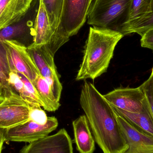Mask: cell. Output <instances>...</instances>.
Wrapping results in <instances>:
<instances>
[{
	"instance_id": "1",
	"label": "cell",
	"mask_w": 153,
	"mask_h": 153,
	"mask_svg": "<svg viewBox=\"0 0 153 153\" xmlns=\"http://www.w3.org/2000/svg\"><path fill=\"white\" fill-rule=\"evenodd\" d=\"M94 140L103 153H123L126 141L112 106L94 85L85 80L80 97Z\"/></svg>"
},
{
	"instance_id": "2",
	"label": "cell",
	"mask_w": 153,
	"mask_h": 153,
	"mask_svg": "<svg viewBox=\"0 0 153 153\" xmlns=\"http://www.w3.org/2000/svg\"><path fill=\"white\" fill-rule=\"evenodd\" d=\"M124 36L109 29L90 27L76 81L94 80L106 73L116 46Z\"/></svg>"
},
{
	"instance_id": "3",
	"label": "cell",
	"mask_w": 153,
	"mask_h": 153,
	"mask_svg": "<svg viewBox=\"0 0 153 153\" xmlns=\"http://www.w3.org/2000/svg\"><path fill=\"white\" fill-rule=\"evenodd\" d=\"M131 0H95L87 15L89 25L121 33L128 22Z\"/></svg>"
},
{
	"instance_id": "4",
	"label": "cell",
	"mask_w": 153,
	"mask_h": 153,
	"mask_svg": "<svg viewBox=\"0 0 153 153\" xmlns=\"http://www.w3.org/2000/svg\"><path fill=\"white\" fill-rule=\"evenodd\" d=\"M0 103V128L8 129L30 120L31 107L10 86L4 87Z\"/></svg>"
},
{
	"instance_id": "5",
	"label": "cell",
	"mask_w": 153,
	"mask_h": 153,
	"mask_svg": "<svg viewBox=\"0 0 153 153\" xmlns=\"http://www.w3.org/2000/svg\"><path fill=\"white\" fill-rule=\"evenodd\" d=\"M27 50L40 75L48 83L54 96L60 102L63 88L55 63V55L45 45L36 46L31 44L27 47Z\"/></svg>"
},
{
	"instance_id": "6",
	"label": "cell",
	"mask_w": 153,
	"mask_h": 153,
	"mask_svg": "<svg viewBox=\"0 0 153 153\" xmlns=\"http://www.w3.org/2000/svg\"><path fill=\"white\" fill-rule=\"evenodd\" d=\"M40 1L32 0L28 10L19 21L0 30V43L4 40H15L25 45L28 44L29 46L33 44Z\"/></svg>"
},
{
	"instance_id": "7",
	"label": "cell",
	"mask_w": 153,
	"mask_h": 153,
	"mask_svg": "<svg viewBox=\"0 0 153 153\" xmlns=\"http://www.w3.org/2000/svg\"><path fill=\"white\" fill-rule=\"evenodd\" d=\"M1 43L5 49L11 71L22 74L32 84L41 76L27 46L15 40H4Z\"/></svg>"
},
{
	"instance_id": "8",
	"label": "cell",
	"mask_w": 153,
	"mask_h": 153,
	"mask_svg": "<svg viewBox=\"0 0 153 153\" xmlns=\"http://www.w3.org/2000/svg\"><path fill=\"white\" fill-rule=\"evenodd\" d=\"M58 126V120L55 117H48L46 123L43 125L29 120L21 125L4 129V142L32 143L48 136Z\"/></svg>"
},
{
	"instance_id": "9",
	"label": "cell",
	"mask_w": 153,
	"mask_h": 153,
	"mask_svg": "<svg viewBox=\"0 0 153 153\" xmlns=\"http://www.w3.org/2000/svg\"><path fill=\"white\" fill-rule=\"evenodd\" d=\"M93 0H64L62 27L71 37L76 35L86 21Z\"/></svg>"
},
{
	"instance_id": "10",
	"label": "cell",
	"mask_w": 153,
	"mask_h": 153,
	"mask_svg": "<svg viewBox=\"0 0 153 153\" xmlns=\"http://www.w3.org/2000/svg\"><path fill=\"white\" fill-rule=\"evenodd\" d=\"M19 153H74L72 141L67 131L62 128L54 134L29 143Z\"/></svg>"
},
{
	"instance_id": "11",
	"label": "cell",
	"mask_w": 153,
	"mask_h": 153,
	"mask_svg": "<svg viewBox=\"0 0 153 153\" xmlns=\"http://www.w3.org/2000/svg\"><path fill=\"white\" fill-rule=\"evenodd\" d=\"M103 95L112 107L134 113L142 111L146 100L140 86L137 88L120 87Z\"/></svg>"
},
{
	"instance_id": "12",
	"label": "cell",
	"mask_w": 153,
	"mask_h": 153,
	"mask_svg": "<svg viewBox=\"0 0 153 153\" xmlns=\"http://www.w3.org/2000/svg\"><path fill=\"white\" fill-rule=\"evenodd\" d=\"M115 113L128 146L123 153H153V137L138 130Z\"/></svg>"
},
{
	"instance_id": "13",
	"label": "cell",
	"mask_w": 153,
	"mask_h": 153,
	"mask_svg": "<svg viewBox=\"0 0 153 153\" xmlns=\"http://www.w3.org/2000/svg\"><path fill=\"white\" fill-rule=\"evenodd\" d=\"M32 0H0V30L19 21Z\"/></svg>"
},
{
	"instance_id": "14",
	"label": "cell",
	"mask_w": 153,
	"mask_h": 153,
	"mask_svg": "<svg viewBox=\"0 0 153 153\" xmlns=\"http://www.w3.org/2000/svg\"><path fill=\"white\" fill-rule=\"evenodd\" d=\"M74 141L79 153H94L95 142L85 115H82L73 122Z\"/></svg>"
},
{
	"instance_id": "15",
	"label": "cell",
	"mask_w": 153,
	"mask_h": 153,
	"mask_svg": "<svg viewBox=\"0 0 153 153\" xmlns=\"http://www.w3.org/2000/svg\"><path fill=\"white\" fill-rule=\"evenodd\" d=\"M114 111L138 130L153 137V116L146 98L143 108L137 113L130 112L112 107Z\"/></svg>"
},
{
	"instance_id": "16",
	"label": "cell",
	"mask_w": 153,
	"mask_h": 153,
	"mask_svg": "<svg viewBox=\"0 0 153 153\" xmlns=\"http://www.w3.org/2000/svg\"><path fill=\"white\" fill-rule=\"evenodd\" d=\"M56 34L49 23L42 0H40L35 25L34 42L32 44L36 46L47 45L50 43Z\"/></svg>"
},
{
	"instance_id": "17",
	"label": "cell",
	"mask_w": 153,
	"mask_h": 153,
	"mask_svg": "<svg viewBox=\"0 0 153 153\" xmlns=\"http://www.w3.org/2000/svg\"><path fill=\"white\" fill-rule=\"evenodd\" d=\"M33 84L45 104V110L49 112H54L57 111L61 106V104L54 96L47 82L42 76H39Z\"/></svg>"
},
{
	"instance_id": "18",
	"label": "cell",
	"mask_w": 153,
	"mask_h": 153,
	"mask_svg": "<svg viewBox=\"0 0 153 153\" xmlns=\"http://www.w3.org/2000/svg\"><path fill=\"white\" fill-rule=\"evenodd\" d=\"M8 84L31 108L41 107L36 99L29 91L17 72L12 71L10 73Z\"/></svg>"
},
{
	"instance_id": "19",
	"label": "cell",
	"mask_w": 153,
	"mask_h": 153,
	"mask_svg": "<svg viewBox=\"0 0 153 153\" xmlns=\"http://www.w3.org/2000/svg\"><path fill=\"white\" fill-rule=\"evenodd\" d=\"M42 1L49 23L56 34L61 27L64 0H42Z\"/></svg>"
},
{
	"instance_id": "20",
	"label": "cell",
	"mask_w": 153,
	"mask_h": 153,
	"mask_svg": "<svg viewBox=\"0 0 153 153\" xmlns=\"http://www.w3.org/2000/svg\"><path fill=\"white\" fill-rule=\"evenodd\" d=\"M152 0H131L128 22L122 28L151 14Z\"/></svg>"
},
{
	"instance_id": "21",
	"label": "cell",
	"mask_w": 153,
	"mask_h": 153,
	"mask_svg": "<svg viewBox=\"0 0 153 153\" xmlns=\"http://www.w3.org/2000/svg\"><path fill=\"white\" fill-rule=\"evenodd\" d=\"M152 13L146 17L126 26L121 33L124 36L136 33L142 36L147 30L153 28V0L152 1Z\"/></svg>"
},
{
	"instance_id": "22",
	"label": "cell",
	"mask_w": 153,
	"mask_h": 153,
	"mask_svg": "<svg viewBox=\"0 0 153 153\" xmlns=\"http://www.w3.org/2000/svg\"><path fill=\"white\" fill-rule=\"evenodd\" d=\"M11 72V69L6 52L1 43H0V81L4 87L9 86L8 79Z\"/></svg>"
},
{
	"instance_id": "23",
	"label": "cell",
	"mask_w": 153,
	"mask_h": 153,
	"mask_svg": "<svg viewBox=\"0 0 153 153\" xmlns=\"http://www.w3.org/2000/svg\"><path fill=\"white\" fill-rule=\"evenodd\" d=\"M140 87L144 93L153 116V76L152 74L147 80L140 85Z\"/></svg>"
},
{
	"instance_id": "24",
	"label": "cell",
	"mask_w": 153,
	"mask_h": 153,
	"mask_svg": "<svg viewBox=\"0 0 153 153\" xmlns=\"http://www.w3.org/2000/svg\"><path fill=\"white\" fill-rule=\"evenodd\" d=\"M48 117L45 111L41 107L31 108L30 114V120L39 125H45L47 121Z\"/></svg>"
},
{
	"instance_id": "25",
	"label": "cell",
	"mask_w": 153,
	"mask_h": 153,
	"mask_svg": "<svg viewBox=\"0 0 153 153\" xmlns=\"http://www.w3.org/2000/svg\"><path fill=\"white\" fill-rule=\"evenodd\" d=\"M141 45L142 47L149 48L153 51V28L147 30L142 36Z\"/></svg>"
},
{
	"instance_id": "26",
	"label": "cell",
	"mask_w": 153,
	"mask_h": 153,
	"mask_svg": "<svg viewBox=\"0 0 153 153\" xmlns=\"http://www.w3.org/2000/svg\"><path fill=\"white\" fill-rule=\"evenodd\" d=\"M4 129L0 128V151H2L4 141Z\"/></svg>"
},
{
	"instance_id": "27",
	"label": "cell",
	"mask_w": 153,
	"mask_h": 153,
	"mask_svg": "<svg viewBox=\"0 0 153 153\" xmlns=\"http://www.w3.org/2000/svg\"><path fill=\"white\" fill-rule=\"evenodd\" d=\"M4 88V87L3 85L0 81V96L3 95Z\"/></svg>"
},
{
	"instance_id": "28",
	"label": "cell",
	"mask_w": 153,
	"mask_h": 153,
	"mask_svg": "<svg viewBox=\"0 0 153 153\" xmlns=\"http://www.w3.org/2000/svg\"><path fill=\"white\" fill-rule=\"evenodd\" d=\"M4 100V97L3 95H1V96H0V103H1Z\"/></svg>"
},
{
	"instance_id": "29",
	"label": "cell",
	"mask_w": 153,
	"mask_h": 153,
	"mask_svg": "<svg viewBox=\"0 0 153 153\" xmlns=\"http://www.w3.org/2000/svg\"><path fill=\"white\" fill-rule=\"evenodd\" d=\"M152 75L153 76V68H152Z\"/></svg>"
},
{
	"instance_id": "30",
	"label": "cell",
	"mask_w": 153,
	"mask_h": 153,
	"mask_svg": "<svg viewBox=\"0 0 153 153\" xmlns=\"http://www.w3.org/2000/svg\"><path fill=\"white\" fill-rule=\"evenodd\" d=\"M1 153V151H0V153Z\"/></svg>"
}]
</instances>
